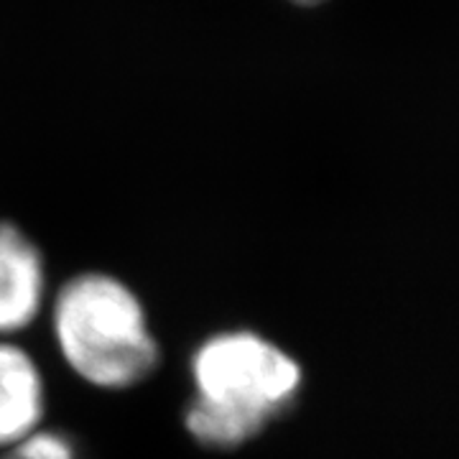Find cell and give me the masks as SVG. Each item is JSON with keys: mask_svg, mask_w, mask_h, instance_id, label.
<instances>
[{"mask_svg": "<svg viewBox=\"0 0 459 459\" xmlns=\"http://www.w3.org/2000/svg\"><path fill=\"white\" fill-rule=\"evenodd\" d=\"M44 377L31 355L0 337V446H16L41 427Z\"/></svg>", "mask_w": 459, "mask_h": 459, "instance_id": "277c9868", "label": "cell"}, {"mask_svg": "<svg viewBox=\"0 0 459 459\" xmlns=\"http://www.w3.org/2000/svg\"><path fill=\"white\" fill-rule=\"evenodd\" d=\"M51 325L66 365L95 388L126 391L159 365V342L141 299L110 273L90 271L65 281Z\"/></svg>", "mask_w": 459, "mask_h": 459, "instance_id": "7a4b0ae2", "label": "cell"}, {"mask_svg": "<svg viewBox=\"0 0 459 459\" xmlns=\"http://www.w3.org/2000/svg\"><path fill=\"white\" fill-rule=\"evenodd\" d=\"M11 455L16 459H77V449L65 431L39 427L11 446Z\"/></svg>", "mask_w": 459, "mask_h": 459, "instance_id": "5b68a950", "label": "cell"}, {"mask_svg": "<svg viewBox=\"0 0 459 459\" xmlns=\"http://www.w3.org/2000/svg\"><path fill=\"white\" fill-rule=\"evenodd\" d=\"M47 299L41 250L11 222H0V337L31 327Z\"/></svg>", "mask_w": 459, "mask_h": 459, "instance_id": "3957f363", "label": "cell"}, {"mask_svg": "<svg viewBox=\"0 0 459 459\" xmlns=\"http://www.w3.org/2000/svg\"><path fill=\"white\" fill-rule=\"evenodd\" d=\"M195 398L184 429L207 449H238L253 442L301 391V365L253 329L214 332L189 362Z\"/></svg>", "mask_w": 459, "mask_h": 459, "instance_id": "6da1fadb", "label": "cell"}, {"mask_svg": "<svg viewBox=\"0 0 459 459\" xmlns=\"http://www.w3.org/2000/svg\"><path fill=\"white\" fill-rule=\"evenodd\" d=\"M299 5H319V3H325V0H294Z\"/></svg>", "mask_w": 459, "mask_h": 459, "instance_id": "8992f818", "label": "cell"}, {"mask_svg": "<svg viewBox=\"0 0 459 459\" xmlns=\"http://www.w3.org/2000/svg\"><path fill=\"white\" fill-rule=\"evenodd\" d=\"M5 459H16V457H13V455H8V457H5Z\"/></svg>", "mask_w": 459, "mask_h": 459, "instance_id": "52a82bcc", "label": "cell"}]
</instances>
